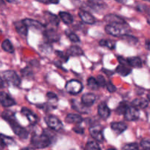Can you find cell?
Here are the masks:
<instances>
[{"instance_id":"c3c4849f","label":"cell","mask_w":150,"mask_h":150,"mask_svg":"<svg viewBox=\"0 0 150 150\" xmlns=\"http://www.w3.org/2000/svg\"><path fill=\"white\" fill-rule=\"evenodd\" d=\"M6 1H7V2H9V3H13V4H16V3H18V0H6Z\"/></svg>"},{"instance_id":"ee69618b","label":"cell","mask_w":150,"mask_h":150,"mask_svg":"<svg viewBox=\"0 0 150 150\" xmlns=\"http://www.w3.org/2000/svg\"><path fill=\"white\" fill-rule=\"evenodd\" d=\"M73 130H74L76 133H79V134H83V133H84V130H83V128L79 127V126L74 127V128H73Z\"/></svg>"},{"instance_id":"f1b7e54d","label":"cell","mask_w":150,"mask_h":150,"mask_svg":"<svg viewBox=\"0 0 150 150\" xmlns=\"http://www.w3.org/2000/svg\"><path fill=\"white\" fill-rule=\"evenodd\" d=\"M1 48L4 51L7 53L14 52V47L8 39H6L3 41L2 43H1Z\"/></svg>"},{"instance_id":"bcb514c9","label":"cell","mask_w":150,"mask_h":150,"mask_svg":"<svg viewBox=\"0 0 150 150\" xmlns=\"http://www.w3.org/2000/svg\"><path fill=\"white\" fill-rule=\"evenodd\" d=\"M4 87V82L3 81V79L0 77V89Z\"/></svg>"},{"instance_id":"d6986e66","label":"cell","mask_w":150,"mask_h":150,"mask_svg":"<svg viewBox=\"0 0 150 150\" xmlns=\"http://www.w3.org/2000/svg\"><path fill=\"white\" fill-rule=\"evenodd\" d=\"M14 26L15 28H16V30L17 31V32L19 35L24 37H26V35H27L28 27L26 26V25L25 24L24 22L23 21V20L16 21L14 23Z\"/></svg>"},{"instance_id":"7c38bea8","label":"cell","mask_w":150,"mask_h":150,"mask_svg":"<svg viewBox=\"0 0 150 150\" xmlns=\"http://www.w3.org/2000/svg\"><path fill=\"white\" fill-rule=\"evenodd\" d=\"M45 18L47 21L46 27H53L57 28L59 23V20L56 15L50 13V12H45Z\"/></svg>"},{"instance_id":"11a10c76","label":"cell","mask_w":150,"mask_h":150,"mask_svg":"<svg viewBox=\"0 0 150 150\" xmlns=\"http://www.w3.org/2000/svg\"><path fill=\"white\" fill-rule=\"evenodd\" d=\"M145 1H149V2H150V0H145Z\"/></svg>"},{"instance_id":"b9f144b4","label":"cell","mask_w":150,"mask_h":150,"mask_svg":"<svg viewBox=\"0 0 150 150\" xmlns=\"http://www.w3.org/2000/svg\"><path fill=\"white\" fill-rule=\"evenodd\" d=\"M36 1H39V2L43 3V4H58L59 0H36Z\"/></svg>"},{"instance_id":"9a60e30c","label":"cell","mask_w":150,"mask_h":150,"mask_svg":"<svg viewBox=\"0 0 150 150\" xmlns=\"http://www.w3.org/2000/svg\"><path fill=\"white\" fill-rule=\"evenodd\" d=\"M21 112L23 115H24L27 118L28 121L29 122L31 125H35L37 124V122H38V117H37V116L35 114L32 113V111L30 109L26 108V107H23L21 110Z\"/></svg>"},{"instance_id":"ffe728a7","label":"cell","mask_w":150,"mask_h":150,"mask_svg":"<svg viewBox=\"0 0 150 150\" xmlns=\"http://www.w3.org/2000/svg\"><path fill=\"white\" fill-rule=\"evenodd\" d=\"M96 100V96L93 93H86L81 98V103L86 106L89 107L94 104Z\"/></svg>"},{"instance_id":"8fae6325","label":"cell","mask_w":150,"mask_h":150,"mask_svg":"<svg viewBox=\"0 0 150 150\" xmlns=\"http://www.w3.org/2000/svg\"><path fill=\"white\" fill-rule=\"evenodd\" d=\"M23 21L24 22L26 26L28 28H30V29L40 31V32H43L45 29V25L42 24L40 22L38 21L33 20V19L25 18L24 20H23Z\"/></svg>"},{"instance_id":"5bb4252c","label":"cell","mask_w":150,"mask_h":150,"mask_svg":"<svg viewBox=\"0 0 150 150\" xmlns=\"http://www.w3.org/2000/svg\"><path fill=\"white\" fill-rule=\"evenodd\" d=\"M79 16L82 20V21L83 23H86V24H94L96 22L95 18L90 13L86 11V10H80L79 13Z\"/></svg>"},{"instance_id":"d590c367","label":"cell","mask_w":150,"mask_h":150,"mask_svg":"<svg viewBox=\"0 0 150 150\" xmlns=\"http://www.w3.org/2000/svg\"><path fill=\"white\" fill-rule=\"evenodd\" d=\"M86 149H100V147L99 144L97 143L95 141H89L87 142L86 145Z\"/></svg>"},{"instance_id":"681fc988","label":"cell","mask_w":150,"mask_h":150,"mask_svg":"<svg viewBox=\"0 0 150 150\" xmlns=\"http://www.w3.org/2000/svg\"><path fill=\"white\" fill-rule=\"evenodd\" d=\"M4 146H5V145L4 144V143L2 142V141H1V139H0V149H4Z\"/></svg>"},{"instance_id":"8d00e7d4","label":"cell","mask_w":150,"mask_h":150,"mask_svg":"<svg viewBox=\"0 0 150 150\" xmlns=\"http://www.w3.org/2000/svg\"><path fill=\"white\" fill-rule=\"evenodd\" d=\"M67 36L68 37L69 39L70 40V41L73 42H80V39H79V36H78L76 34H75L74 32H69L66 33Z\"/></svg>"},{"instance_id":"7bdbcfd3","label":"cell","mask_w":150,"mask_h":150,"mask_svg":"<svg viewBox=\"0 0 150 150\" xmlns=\"http://www.w3.org/2000/svg\"><path fill=\"white\" fill-rule=\"evenodd\" d=\"M56 54H57L59 57H60V58H62V59H64V62H67V60L68 59V57H67V56H64L63 52H62V51H56Z\"/></svg>"},{"instance_id":"484cf974","label":"cell","mask_w":150,"mask_h":150,"mask_svg":"<svg viewBox=\"0 0 150 150\" xmlns=\"http://www.w3.org/2000/svg\"><path fill=\"white\" fill-rule=\"evenodd\" d=\"M120 38H122V40H123L125 41L128 44H130V45H136L139 42V40H138L137 38L133 36V35H128L127 33L122 35Z\"/></svg>"},{"instance_id":"4fadbf2b","label":"cell","mask_w":150,"mask_h":150,"mask_svg":"<svg viewBox=\"0 0 150 150\" xmlns=\"http://www.w3.org/2000/svg\"><path fill=\"white\" fill-rule=\"evenodd\" d=\"M103 20L108 23L113 24H127L125 21L120 16L115 14H108L103 18Z\"/></svg>"},{"instance_id":"9c48e42d","label":"cell","mask_w":150,"mask_h":150,"mask_svg":"<svg viewBox=\"0 0 150 150\" xmlns=\"http://www.w3.org/2000/svg\"><path fill=\"white\" fill-rule=\"evenodd\" d=\"M89 133L92 137L98 142H103L104 141V136L103 134V128L101 126H92L89 128Z\"/></svg>"},{"instance_id":"3957f363","label":"cell","mask_w":150,"mask_h":150,"mask_svg":"<svg viewBox=\"0 0 150 150\" xmlns=\"http://www.w3.org/2000/svg\"><path fill=\"white\" fill-rule=\"evenodd\" d=\"M125 26H127V24H113V23H108L105 26V30L106 33L111 35V36L121 37L124 34H126L125 29L127 27H125Z\"/></svg>"},{"instance_id":"277c9868","label":"cell","mask_w":150,"mask_h":150,"mask_svg":"<svg viewBox=\"0 0 150 150\" xmlns=\"http://www.w3.org/2000/svg\"><path fill=\"white\" fill-rule=\"evenodd\" d=\"M2 76L4 80L13 86H18L21 84V79L18 75L14 70H7L2 72Z\"/></svg>"},{"instance_id":"f6af8a7d","label":"cell","mask_w":150,"mask_h":150,"mask_svg":"<svg viewBox=\"0 0 150 150\" xmlns=\"http://www.w3.org/2000/svg\"><path fill=\"white\" fill-rule=\"evenodd\" d=\"M46 96H47V98H49V99H57V98L56 94L54 93V92H48V93L46 94Z\"/></svg>"},{"instance_id":"7dc6e473","label":"cell","mask_w":150,"mask_h":150,"mask_svg":"<svg viewBox=\"0 0 150 150\" xmlns=\"http://www.w3.org/2000/svg\"><path fill=\"white\" fill-rule=\"evenodd\" d=\"M145 45H146V48L150 51V40H146L145 42Z\"/></svg>"},{"instance_id":"44dd1931","label":"cell","mask_w":150,"mask_h":150,"mask_svg":"<svg viewBox=\"0 0 150 150\" xmlns=\"http://www.w3.org/2000/svg\"><path fill=\"white\" fill-rule=\"evenodd\" d=\"M67 57H80L83 55V51L78 45H72L67 50Z\"/></svg>"},{"instance_id":"db71d44e","label":"cell","mask_w":150,"mask_h":150,"mask_svg":"<svg viewBox=\"0 0 150 150\" xmlns=\"http://www.w3.org/2000/svg\"><path fill=\"white\" fill-rule=\"evenodd\" d=\"M147 23H149V24L150 25V16L147 18Z\"/></svg>"},{"instance_id":"83f0119b","label":"cell","mask_w":150,"mask_h":150,"mask_svg":"<svg viewBox=\"0 0 150 150\" xmlns=\"http://www.w3.org/2000/svg\"><path fill=\"white\" fill-rule=\"evenodd\" d=\"M72 107H73L74 109H76V111H79V112L81 113H87V110L85 109L86 108H87V106H86L85 105H83V103H81L78 102L77 100H72Z\"/></svg>"},{"instance_id":"d4e9b609","label":"cell","mask_w":150,"mask_h":150,"mask_svg":"<svg viewBox=\"0 0 150 150\" xmlns=\"http://www.w3.org/2000/svg\"><path fill=\"white\" fill-rule=\"evenodd\" d=\"M127 63L129 66L135 68H141L142 67V61L141 58L138 57H129L127 59Z\"/></svg>"},{"instance_id":"5b68a950","label":"cell","mask_w":150,"mask_h":150,"mask_svg":"<svg viewBox=\"0 0 150 150\" xmlns=\"http://www.w3.org/2000/svg\"><path fill=\"white\" fill-rule=\"evenodd\" d=\"M66 90L70 95H78L83 89V85L79 81L72 79L66 83Z\"/></svg>"},{"instance_id":"cb8c5ba5","label":"cell","mask_w":150,"mask_h":150,"mask_svg":"<svg viewBox=\"0 0 150 150\" xmlns=\"http://www.w3.org/2000/svg\"><path fill=\"white\" fill-rule=\"evenodd\" d=\"M132 70L131 68L129 67L128 64H120L116 68V73L118 74L121 75L122 76H127L131 73Z\"/></svg>"},{"instance_id":"f907efd6","label":"cell","mask_w":150,"mask_h":150,"mask_svg":"<svg viewBox=\"0 0 150 150\" xmlns=\"http://www.w3.org/2000/svg\"><path fill=\"white\" fill-rule=\"evenodd\" d=\"M116 1L120 3H122V4H125V3H126L127 0H116Z\"/></svg>"},{"instance_id":"30bf717a","label":"cell","mask_w":150,"mask_h":150,"mask_svg":"<svg viewBox=\"0 0 150 150\" xmlns=\"http://www.w3.org/2000/svg\"><path fill=\"white\" fill-rule=\"evenodd\" d=\"M0 104L4 108H9L16 105V103L8 94L4 92H0Z\"/></svg>"},{"instance_id":"74e56055","label":"cell","mask_w":150,"mask_h":150,"mask_svg":"<svg viewBox=\"0 0 150 150\" xmlns=\"http://www.w3.org/2000/svg\"><path fill=\"white\" fill-rule=\"evenodd\" d=\"M139 144L137 143H130L127 144L125 146H122V149H126V150H130V149H139Z\"/></svg>"},{"instance_id":"ac0fdd59","label":"cell","mask_w":150,"mask_h":150,"mask_svg":"<svg viewBox=\"0 0 150 150\" xmlns=\"http://www.w3.org/2000/svg\"><path fill=\"white\" fill-rule=\"evenodd\" d=\"M87 1L89 7L95 10V11L103 10L107 7L105 3L103 0H87Z\"/></svg>"},{"instance_id":"e575fe53","label":"cell","mask_w":150,"mask_h":150,"mask_svg":"<svg viewBox=\"0 0 150 150\" xmlns=\"http://www.w3.org/2000/svg\"><path fill=\"white\" fill-rule=\"evenodd\" d=\"M50 42H45V43H42L39 46V48H40L41 51L45 54H50L52 50V46H51L50 45Z\"/></svg>"},{"instance_id":"e0dca14e","label":"cell","mask_w":150,"mask_h":150,"mask_svg":"<svg viewBox=\"0 0 150 150\" xmlns=\"http://www.w3.org/2000/svg\"><path fill=\"white\" fill-rule=\"evenodd\" d=\"M111 127L114 133L120 135L127 130V126L125 123L122 122H114L111 123Z\"/></svg>"},{"instance_id":"ba28073f","label":"cell","mask_w":150,"mask_h":150,"mask_svg":"<svg viewBox=\"0 0 150 150\" xmlns=\"http://www.w3.org/2000/svg\"><path fill=\"white\" fill-rule=\"evenodd\" d=\"M127 121H136L139 119L140 117V112H139V110L138 108H136V107L133 106H128L127 108L126 109L125 112L123 114Z\"/></svg>"},{"instance_id":"9f6ffc18","label":"cell","mask_w":150,"mask_h":150,"mask_svg":"<svg viewBox=\"0 0 150 150\" xmlns=\"http://www.w3.org/2000/svg\"><path fill=\"white\" fill-rule=\"evenodd\" d=\"M144 1H145V0H144Z\"/></svg>"},{"instance_id":"836d02e7","label":"cell","mask_w":150,"mask_h":150,"mask_svg":"<svg viewBox=\"0 0 150 150\" xmlns=\"http://www.w3.org/2000/svg\"><path fill=\"white\" fill-rule=\"evenodd\" d=\"M21 75L24 79H30L33 78V72L31 70L30 67H26L25 68H23V70H21Z\"/></svg>"},{"instance_id":"f546056e","label":"cell","mask_w":150,"mask_h":150,"mask_svg":"<svg viewBox=\"0 0 150 150\" xmlns=\"http://www.w3.org/2000/svg\"><path fill=\"white\" fill-rule=\"evenodd\" d=\"M0 139L5 146H14L16 144V142L13 138L6 136V135L0 134Z\"/></svg>"},{"instance_id":"8992f818","label":"cell","mask_w":150,"mask_h":150,"mask_svg":"<svg viewBox=\"0 0 150 150\" xmlns=\"http://www.w3.org/2000/svg\"><path fill=\"white\" fill-rule=\"evenodd\" d=\"M45 122L47 125L51 128V130L54 131H60L63 129V124L59 119L57 118V117L53 115L48 116L45 118Z\"/></svg>"},{"instance_id":"f35d334b","label":"cell","mask_w":150,"mask_h":150,"mask_svg":"<svg viewBox=\"0 0 150 150\" xmlns=\"http://www.w3.org/2000/svg\"><path fill=\"white\" fill-rule=\"evenodd\" d=\"M97 82H98L99 86H101V87H104L106 85V81H105V79L102 75H99V76L97 77L96 79Z\"/></svg>"},{"instance_id":"2e32d148","label":"cell","mask_w":150,"mask_h":150,"mask_svg":"<svg viewBox=\"0 0 150 150\" xmlns=\"http://www.w3.org/2000/svg\"><path fill=\"white\" fill-rule=\"evenodd\" d=\"M98 115L103 120H106L111 115V110L108 108V105L104 103L100 104L98 107Z\"/></svg>"},{"instance_id":"f5cc1de1","label":"cell","mask_w":150,"mask_h":150,"mask_svg":"<svg viewBox=\"0 0 150 150\" xmlns=\"http://www.w3.org/2000/svg\"><path fill=\"white\" fill-rule=\"evenodd\" d=\"M0 4H4V1L3 0H0Z\"/></svg>"},{"instance_id":"7402d4cb","label":"cell","mask_w":150,"mask_h":150,"mask_svg":"<svg viewBox=\"0 0 150 150\" xmlns=\"http://www.w3.org/2000/svg\"><path fill=\"white\" fill-rule=\"evenodd\" d=\"M149 105V101L144 98H136L132 101L131 105L136 107L138 109H144L146 108Z\"/></svg>"},{"instance_id":"ab89813d","label":"cell","mask_w":150,"mask_h":150,"mask_svg":"<svg viewBox=\"0 0 150 150\" xmlns=\"http://www.w3.org/2000/svg\"><path fill=\"white\" fill-rule=\"evenodd\" d=\"M105 86H106V88H107V89H108V92H111V93H112V92H114L116 90H117V87H116V86H114V85L113 84L111 81L107 82Z\"/></svg>"},{"instance_id":"603a6c76","label":"cell","mask_w":150,"mask_h":150,"mask_svg":"<svg viewBox=\"0 0 150 150\" xmlns=\"http://www.w3.org/2000/svg\"><path fill=\"white\" fill-rule=\"evenodd\" d=\"M83 121V118L81 115L75 114H69L65 117V122L69 124H80Z\"/></svg>"},{"instance_id":"4316f807","label":"cell","mask_w":150,"mask_h":150,"mask_svg":"<svg viewBox=\"0 0 150 150\" xmlns=\"http://www.w3.org/2000/svg\"><path fill=\"white\" fill-rule=\"evenodd\" d=\"M59 17L66 24H70L73 22V17L67 12H60Z\"/></svg>"},{"instance_id":"52a82bcc","label":"cell","mask_w":150,"mask_h":150,"mask_svg":"<svg viewBox=\"0 0 150 150\" xmlns=\"http://www.w3.org/2000/svg\"><path fill=\"white\" fill-rule=\"evenodd\" d=\"M43 35L48 42H57L60 39V35L57 32L56 28L46 27L43 31Z\"/></svg>"},{"instance_id":"1f68e13d","label":"cell","mask_w":150,"mask_h":150,"mask_svg":"<svg viewBox=\"0 0 150 150\" xmlns=\"http://www.w3.org/2000/svg\"><path fill=\"white\" fill-rule=\"evenodd\" d=\"M87 85H88V87L90 89L92 90H98L99 89V85H98V82H97L96 79L93 77H90L89 78L87 81Z\"/></svg>"},{"instance_id":"60d3db41","label":"cell","mask_w":150,"mask_h":150,"mask_svg":"<svg viewBox=\"0 0 150 150\" xmlns=\"http://www.w3.org/2000/svg\"><path fill=\"white\" fill-rule=\"evenodd\" d=\"M140 146L142 149L149 150L150 149V142L149 141H146V140L142 141V142H141V144H140Z\"/></svg>"},{"instance_id":"6da1fadb","label":"cell","mask_w":150,"mask_h":150,"mask_svg":"<svg viewBox=\"0 0 150 150\" xmlns=\"http://www.w3.org/2000/svg\"><path fill=\"white\" fill-rule=\"evenodd\" d=\"M30 143L35 149H45L51 144V139L45 133L35 134L31 139Z\"/></svg>"},{"instance_id":"d6a6232c","label":"cell","mask_w":150,"mask_h":150,"mask_svg":"<svg viewBox=\"0 0 150 150\" xmlns=\"http://www.w3.org/2000/svg\"><path fill=\"white\" fill-rule=\"evenodd\" d=\"M128 104H127V102H125V101H122L120 103V105H118V107L116 109V112L119 114V115H122V114H124L125 112L126 109L128 107Z\"/></svg>"},{"instance_id":"4dcf8cb0","label":"cell","mask_w":150,"mask_h":150,"mask_svg":"<svg viewBox=\"0 0 150 150\" xmlns=\"http://www.w3.org/2000/svg\"><path fill=\"white\" fill-rule=\"evenodd\" d=\"M99 44L100 46L102 47H105V48H108V49H114L116 46V43L114 42L111 40H108L103 39L101 40H100Z\"/></svg>"},{"instance_id":"7a4b0ae2","label":"cell","mask_w":150,"mask_h":150,"mask_svg":"<svg viewBox=\"0 0 150 150\" xmlns=\"http://www.w3.org/2000/svg\"><path fill=\"white\" fill-rule=\"evenodd\" d=\"M4 120H6V121L10 124L13 131L14 132L15 134L17 135L20 139H23V140L27 139L28 136H29V133H28V131L24 128V127H21V126L18 123L17 120H16V117H15V115L10 116V117H7Z\"/></svg>"},{"instance_id":"816d5d0a","label":"cell","mask_w":150,"mask_h":150,"mask_svg":"<svg viewBox=\"0 0 150 150\" xmlns=\"http://www.w3.org/2000/svg\"><path fill=\"white\" fill-rule=\"evenodd\" d=\"M147 100L150 102V94H149V95H147Z\"/></svg>"}]
</instances>
